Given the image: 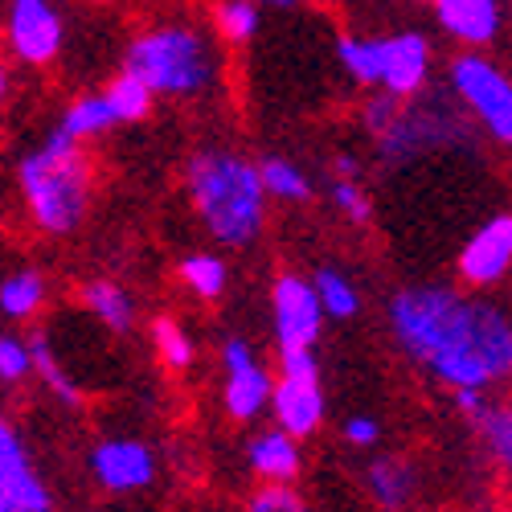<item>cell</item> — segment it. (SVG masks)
Instances as JSON below:
<instances>
[{
    "label": "cell",
    "mask_w": 512,
    "mask_h": 512,
    "mask_svg": "<svg viewBox=\"0 0 512 512\" xmlns=\"http://www.w3.org/2000/svg\"><path fill=\"white\" fill-rule=\"evenodd\" d=\"M279 365H283V377H304V381H320V373H316V357H312L308 349L279 353Z\"/></svg>",
    "instance_id": "cell-33"
},
{
    "label": "cell",
    "mask_w": 512,
    "mask_h": 512,
    "mask_svg": "<svg viewBox=\"0 0 512 512\" xmlns=\"http://www.w3.org/2000/svg\"><path fill=\"white\" fill-rule=\"evenodd\" d=\"M222 361H226V390H222V402H226V414L234 422H250L259 418V410L271 402V386L275 381L267 377V369L250 357V349L242 340H230L222 349Z\"/></svg>",
    "instance_id": "cell-9"
},
{
    "label": "cell",
    "mask_w": 512,
    "mask_h": 512,
    "mask_svg": "<svg viewBox=\"0 0 512 512\" xmlns=\"http://www.w3.org/2000/svg\"><path fill=\"white\" fill-rule=\"evenodd\" d=\"M99 168L91 148H82L58 132L46 136L17 164V193L29 226L41 238H66L87 222V209L95 201Z\"/></svg>",
    "instance_id": "cell-2"
},
{
    "label": "cell",
    "mask_w": 512,
    "mask_h": 512,
    "mask_svg": "<svg viewBox=\"0 0 512 512\" xmlns=\"http://www.w3.org/2000/svg\"><path fill=\"white\" fill-rule=\"evenodd\" d=\"M9 99H13V62H9L5 46H0V111L9 107Z\"/></svg>",
    "instance_id": "cell-36"
},
{
    "label": "cell",
    "mask_w": 512,
    "mask_h": 512,
    "mask_svg": "<svg viewBox=\"0 0 512 512\" xmlns=\"http://www.w3.org/2000/svg\"><path fill=\"white\" fill-rule=\"evenodd\" d=\"M29 357H33V377L46 386L58 402H66V406H82V386L66 373V365L58 361V353H54V345H50V336L46 332H37V336H29Z\"/></svg>",
    "instance_id": "cell-19"
},
{
    "label": "cell",
    "mask_w": 512,
    "mask_h": 512,
    "mask_svg": "<svg viewBox=\"0 0 512 512\" xmlns=\"http://www.w3.org/2000/svg\"><path fill=\"white\" fill-rule=\"evenodd\" d=\"M451 82H455L459 99L472 107V115L484 119L488 132L496 140L512 144V82L488 58H455Z\"/></svg>",
    "instance_id": "cell-6"
},
{
    "label": "cell",
    "mask_w": 512,
    "mask_h": 512,
    "mask_svg": "<svg viewBox=\"0 0 512 512\" xmlns=\"http://www.w3.org/2000/svg\"><path fill=\"white\" fill-rule=\"evenodd\" d=\"M148 336H152V353L160 357V365H164V369L185 373V369L193 365L197 349H193V336L185 332V324H181V320H173V316H156Z\"/></svg>",
    "instance_id": "cell-20"
},
{
    "label": "cell",
    "mask_w": 512,
    "mask_h": 512,
    "mask_svg": "<svg viewBox=\"0 0 512 512\" xmlns=\"http://www.w3.org/2000/svg\"><path fill=\"white\" fill-rule=\"evenodd\" d=\"M345 439L357 443V447H369L377 439V422L373 418H349L345 422Z\"/></svg>",
    "instance_id": "cell-34"
},
{
    "label": "cell",
    "mask_w": 512,
    "mask_h": 512,
    "mask_svg": "<svg viewBox=\"0 0 512 512\" xmlns=\"http://www.w3.org/2000/svg\"><path fill=\"white\" fill-rule=\"evenodd\" d=\"M381 54V87H386L390 99H410L422 91L426 70H431V46L418 33H394L386 41H377Z\"/></svg>",
    "instance_id": "cell-10"
},
{
    "label": "cell",
    "mask_w": 512,
    "mask_h": 512,
    "mask_svg": "<svg viewBox=\"0 0 512 512\" xmlns=\"http://www.w3.org/2000/svg\"><path fill=\"white\" fill-rule=\"evenodd\" d=\"M185 185H189V201L197 209V218L218 242L246 246L250 238H259L263 205H267L259 164H250L238 152L205 148L185 164Z\"/></svg>",
    "instance_id": "cell-3"
},
{
    "label": "cell",
    "mask_w": 512,
    "mask_h": 512,
    "mask_svg": "<svg viewBox=\"0 0 512 512\" xmlns=\"http://www.w3.org/2000/svg\"><path fill=\"white\" fill-rule=\"evenodd\" d=\"M332 197H336V205L345 209L353 222H369V201H365V193H361L353 181H336Z\"/></svg>",
    "instance_id": "cell-32"
},
{
    "label": "cell",
    "mask_w": 512,
    "mask_h": 512,
    "mask_svg": "<svg viewBox=\"0 0 512 512\" xmlns=\"http://www.w3.org/2000/svg\"><path fill=\"white\" fill-rule=\"evenodd\" d=\"M394 332L410 357L455 390H480L512 373V324L443 287H410L394 300Z\"/></svg>",
    "instance_id": "cell-1"
},
{
    "label": "cell",
    "mask_w": 512,
    "mask_h": 512,
    "mask_svg": "<svg viewBox=\"0 0 512 512\" xmlns=\"http://www.w3.org/2000/svg\"><path fill=\"white\" fill-rule=\"evenodd\" d=\"M123 74H132L152 99H193L213 87L218 54L197 25L160 21L127 41Z\"/></svg>",
    "instance_id": "cell-4"
},
{
    "label": "cell",
    "mask_w": 512,
    "mask_h": 512,
    "mask_svg": "<svg viewBox=\"0 0 512 512\" xmlns=\"http://www.w3.org/2000/svg\"><path fill=\"white\" fill-rule=\"evenodd\" d=\"M246 512H308V504L295 496L287 484H283V488H279V484H263L259 492L250 496Z\"/></svg>",
    "instance_id": "cell-30"
},
{
    "label": "cell",
    "mask_w": 512,
    "mask_h": 512,
    "mask_svg": "<svg viewBox=\"0 0 512 512\" xmlns=\"http://www.w3.org/2000/svg\"><path fill=\"white\" fill-rule=\"evenodd\" d=\"M78 304L87 308L103 328H111V332H127L136 324L132 291H127L123 283H115V279H87L78 287Z\"/></svg>",
    "instance_id": "cell-15"
},
{
    "label": "cell",
    "mask_w": 512,
    "mask_h": 512,
    "mask_svg": "<svg viewBox=\"0 0 512 512\" xmlns=\"http://www.w3.org/2000/svg\"><path fill=\"white\" fill-rule=\"evenodd\" d=\"M340 62L345 70L365 82V87H377L381 82V54H377V41H365V37H340Z\"/></svg>",
    "instance_id": "cell-25"
},
{
    "label": "cell",
    "mask_w": 512,
    "mask_h": 512,
    "mask_svg": "<svg viewBox=\"0 0 512 512\" xmlns=\"http://www.w3.org/2000/svg\"><path fill=\"white\" fill-rule=\"evenodd\" d=\"M33 377V357H29V336L0 332V381L5 386H21Z\"/></svg>",
    "instance_id": "cell-27"
},
{
    "label": "cell",
    "mask_w": 512,
    "mask_h": 512,
    "mask_svg": "<svg viewBox=\"0 0 512 512\" xmlns=\"http://www.w3.org/2000/svg\"><path fill=\"white\" fill-rule=\"evenodd\" d=\"M508 267H512V213H500V218H492L472 242L463 246L459 275L472 283V287H488Z\"/></svg>",
    "instance_id": "cell-12"
},
{
    "label": "cell",
    "mask_w": 512,
    "mask_h": 512,
    "mask_svg": "<svg viewBox=\"0 0 512 512\" xmlns=\"http://www.w3.org/2000/svg\"><path fill=\"white\" fill-rule=\"evenodd\" d=\"M410 488H414V476H410V467L402 459H377L369 467V492L386 508H402Z\"/></svg>",
    "instance_id": "cell-23"
},
{
    "label": "cell",
    "mask_w": 512,
    "mask_h": 512,
    "mask_svg": "<svg viewBox=\"0 0 512 512\" xmlns=\"http://www.w3.org/2000/svg\"><path fill=\"white\" fill-rule=\"evenodd\" d=\"M271 410L279 418V431L287 439H304L312 435L320 418H324V394L320 381H304V377H279L271 386Z\"/></svg>",
    "instance_id": "cell-13"
},
{
    "label": "cell",
    "mask_w": 512,
    "mask_h": 512,
    "mask_svg": "<svg viewBox=\"0 0 512 512\" xmlns=\"http://www.w3.org/2000/svg\"><path fill=\"white\" fill-rule=\"evenodd\" d=\"M46 300H50V283H46V275L33 271V267H21V271L0 279V312H5L9 320L41 316Z\"/></svg>",
    "instance_id": "cell-18"
},
{
    "label": "cell",
    "mask_w": 512,
    "mask_h": 512,
    "mask_svg": "<svg viewBox=\"0 0 512 512\" xmlns=\"http://www.w3.org/2000/svg\"><path fill=\"white\" fill-rule=\"evenodd\" d=\"M177 275H181V283L197 295V300H222L226 279H230L226 263L218 259V254H205V250H197V254H189V259H181Z\"/></svg>",
    "instance_id": "cell-21"
},
{
    "label": "cell",
    "mask_w": 512,
    "mask_h": 512,
    "mask_svg": "<svg viewBox=\"0 0 512 512\" xmlns=\"http://www.w3.org/2000/svg\"><path fill=\"white\" fill-rule=\"evenodd\" d=\"M0 512H29V508H25L17 496H9L5 488H0Z\"/></svg>",
    "instance_id": "cell-38"
},
{
    "label": "cell",
    "mask_w": 512,
    "mask_h": 512,
    "mask_svg": "<svg viewBox=\"0 0 512 512\" xmlns=\"http://www.w3.org/2000/svg\"><path fill=\"white\" fill-rule=\"evenodd\" d=\"M398 107H402V103H398V99H390V95H377V99L365 107V119H369V127H373L377 136H386L390 127L398 123V115H402Z\"/></svg>",
    "instance_id": "cell-31"
},
{
    "label": "cell",
    "mask_w": 512,
    "mask_h": 512,
    "mask_svg": "<svg viewBox=\"0 0 512 512\" xmlns=\"http://www.w3.org/2000/svg\"><path fill=\"white\" fill-rule=\"evenodd\" d=\"M435 17L447 33H455L459 41H472V46L492 41L496 25H500V9L492 5V0H439Z\"/></svg>",
    "instance_id": "cell-14"
},
{
    "label": "cell",
    "mask_w": 512,
    "mask_h": 512,
    "mask_svg": "<svg viewBox=\"0 0 512 512\" xmlns=\"http://www.w3.org/2000/svg\"><path fill=\"white\" fill-rule=\"evenodd\" d=\"M213 29H218V37L242 46L259 29V9L250 0H222V5H213Z\"/></svg>",
    "instance_id": "cell-24"
},
{
    "label": "cell",
    "mask_w": 512,
    "mask_h": 512,
    "mask_svg": "<svg viewBox=\"0 0 512 512\" xmlns=\"http://www.w3.org/2000/svg\"><path fill=\"white\" fill-rule=\"evenodd\" d=\"M250 467L254 476H263L267 484H287L295 480V472H300V447H295V439H287L283 431H267L250 443Z\"/></svg>",
    "instance_id": "cell-17"
},
{
    "label": "cell",
    "mask_w": 512,
    "mask_h": 512,
    "mask_svg": "<svg viewBox=\"0 0 512 512\" xmlns=\"http://www.w3.org/2000/svg\"><path fill=\"white\" fill-rule=\"evenodd\" d=\"M455 402H459V410H463L467 418H476V422H480V414L488 410V406H484V394H480V390H455Z\"/></svg>",
    "instance_id": "cell-35"
},
{
    "label": "cell",
    "mask_w": 512,
    "mask_h": 512,
    "mask_svg": "<svg viewBox=\"0 0 512 512\" xmlns=\"http://www.w3.org/2000/svg\"><path fill=\"white\" fill-rule=\"evenodd\" d=\"M316 304H320V312H328V316H353L357 312V291L340 279V275H332V271H320L316 275Z\"/></svg>",
    "instance_id": "cell-29"
},
{
    "label": "cell",
    "mask_w": 512,
    "mask_h": 512,
    "mask_svg": "<svg viewBox=\"0 0 512 512\" xmlns=\"http://www.w3.org/2000/svg\"><path fill=\"white\" fill-rule=\"evenodd\" d=\"M336 177L340 181H353L357 177V160L353 156H336Z\"/></svg>",
    "instance_id": "cell-37"
},
{
    "label": "cell",
    "mask_w": 512,
    "mask_h": 512,
    "mask_svg": "<svg viewBox=\"0 0 512 512\" xmlns=\"http://www.w3.org/2000/svg\"><path fill=\"white\" fill-rule=\"evenodd\" d=\"M259 181H263V193H275V197L304 201L312 193L308 181H304V173L295 164H287V160H263L259 164Z\"/></svg>",
    "instance_id": "cell-28"
},
{
    "label": "cell",
    "mask_w": 512,
    "mask_h": 512,
    "mask_svg": "<svg viewBox=\"0 0 512 512\" xmlns=\"http://www.w3.org/2000/svg\"><path fill=\"white\" fill-rule=\"evenodd\" d=\"M0 46H5L13 70H50L66 46L62 9H54L50 0H13L0 13Z\"/></svg>",
    "instance_id": "cell-5"
},
{
    "label": "cell",
    "mask_w": 512,
    "mask_h": 512,
    "mask_svg": "<svg viewBox=\"0 0 512 512\" xmlns=\"http://www.w3.org/2000/svg\"><path fill=\"white\" fill-rule=\"evenodd\" d=\"M480 426H484V439L492 447V459L512 476V406H488L480 414Z\"/></svg>",
    "instance_id": "cell-26"
},
{
    "label": "cell",
    "mask_w": 512,
    "mask_h": 512,
    "mask_svg": "<svg viewBox=\"0 0 512 512\" xmlns=\"http://www.w3.org/2000/svg\"><path fill=\"white\" fill-rule=\"evenodd\" d=\"M111 127H119V123H115L111 107L103 103V95L95 91V95H78V99L62 111V119H58L54 132L66 136V140H74V144H82V148H91V140L107 136Z\"/></svg>",
    "instance_id": "cell-16"
},
{
    "label": "cell",
    "mask_w": 512,
    "mask_h": 512,
    "mask_svg": "<svg viewBox=\"0 0 512 512\" xmlns=\"http://www.w3.org/2000/svg\"><path fill=\"white\" fill-rule=\"evenodd\" d=\"M103 95V103L111 107V115H115V123H140V119H148L152 115V95L140 87V82L132 78V74H115L111 82H107V87L99 91Z\"/></svg>",
    "instance_id": "cell-22"
},
{
    "label": "cell",
    "mask_w": 512,
    "mask_h": 512,
    "mask_svg": "<svg viewBox=\"0 0 512 512\" xmlns=\"http://www.w3.org/2000/svg\"><path fill=\"white\" fill-rule=\"evenodd\" d=\"M0 488H5L9 496H17L29 512H50L54 508V496H50L46 480H41L21 435L13 431V422L5 414H0Z\"/></svg>",
    "instance_id": "cell-11"
},
{
    "label": "cell",
    "mask_w": 512,
    "mask_h": 512,
    "mask_svg": "<svg viewBox=\"0 0 512 512\" xmlns=\"http://www.w3.org/2000/svg\"><path fill=\"white\" fill-rule=\"evenodd\" d=\"M271 304H275V336H279V353L295 349H312V340L320 336V304L312 283L300 275H279L271 287Z\"/></svg>",
    "instance_id": "cell-7"
},
{
    "label": "cell",
    "mask_w": 512,
    "mask_h": 512,
    "mask_svg": "<svg viewBox=\"0 0 512 512\" xmlns=\"http://www.w3.org/2000/svg\"><path fill=\"white\" fill-rule=\"evenodd\" d=\"M91 476L115 496L144 492L156 480V451L140 439H103L91 451Z\"/></svg>",
    "instance_id": "cell-8"
}]
</instances>
